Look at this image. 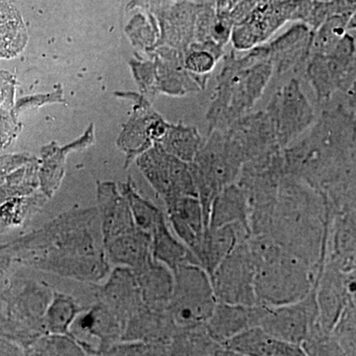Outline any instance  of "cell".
<instances>
[{
    "mask_svg": "<svg viewBox=\"0 0 356 356\" xmlns=\"http://www.w3.org/2000/svg\"><path fill=\"white\" fill-rule=\"evenodd\" d=\"M25 356H89L70 336L42 334L26 346Z\"/></svg>",
    "mask_w": 356,
    "mask_h": 356,
    "instance_id": "32",
    "label": "cell"
},
{
    "mask_svg": "<svg viewBox=\"0 0 356 356\" xmlns=\"http://www.w3.org/2000/svg\"><path fill=\"white\" fill-rule=\"evenodd\" d=\"M242 225L250 229V206L247 194L238 184H229L213 199L207 228Z\"/></svg>",
    "mask_w": 356,
    "mask_h": 356,
    "instance_id": "23",
    "label": "cell"
},
{
    "mask_svg": "<svg viewBox=\"0 0 356 356\" xmlns=\"http://www.w3.org/2000/svg\"><path fill=\"white\" fill-rule=\"evenodd\" d=\"M83 311L69 295L54 292L44 316V334L70 336V327Z\"/></svg>",
    "mask_w": 356,
    "mask_h": 356,
    "instance_id": "28",
    "label": "cell"
},
{
    "mask_svg": "<svg viewBox=\"0 0 356 356\" xmlns=\"http://www.w3.org/2000/svg\"><path fill=\"white\" fill-rule=\"evenodd\" d=\"M339 268L351 273L355 271V212L332 217L330 225L327 252Z\"/></svg>",
    "mask_w": 356,
    "mask_h": 356,
    "instance_id": "26",
    "label": "cell"
},
{
    "mask_svg": "<svg viewBox=\"0 0 356 356\" xmlns=\"http://www.w3.org/2000/svg\"><path fill=\"white\" fill-rule=\"evenodd\" d=\"M250 238V229L242 225H229L217 229L206 228L193 255L198 266L211 276L241 241Z\"/></svg>",
    "mask_w": 356,
    "mask_h": 356,
    "instance_id": "18",
    "label": "cell"
},
{
    "mask_svg": "<svg viewBox=\"0 0 356 356\" xmlns=\"http://www.w3.org/2000/svg\"><path fill=\"white\" fill-rule=\"evenodd\" d=\"M137 163L165 205L184 196L198 197L189 163L168 154L161 145L156 143L138 156Z\"/></svg>",
    "mask_w": 356,
    "mask_h": 356,
    "instance_id": "10",
    "label": "cell"
},
{
    "mask_svg": "<svg viewBox=\"0 0 356 356\" xmlns=\"http://www.w3.org/2000/svg\"><path fill=\"white\" fill-rule=\"evenodd\" d=\"M312 39L313 31L298 22L277 39L264 44L273 69L283 74L304 64L310 58Z\"/></svg>",
    "mask_w": 356,
    "mask_h": 356,
    "instance_id": "17",
    "label": "cell"
},
{
    "mask_svg": "<svg viewBox=\"0 0 356 356\" xmlns=\"http://www.w3.org/2000/svg\"><path fill=\"white\" fill-rule=\"evenodd\" d=\"M312 0H261L242 22L232 31L231 40L238 51L252 50L287 22L305 24L310 13Z\"/></svg>",
    "mask_w": 356,
    "mask_h": 356,
    "instance_id": "7",
    "label": "cell"
},
{
    "mask_svg": "<svg viewBox=\"0 0 356 356\" xmlns=\"http://www.w3.org/2000/svg\"><path fill=\"white\" fill-rule=\"evenodd\" d=\"M151 236L154 259L170 268L172 273L184 264H197L191 250L170 229L165 216L154 227Z\"/></svg>",
    "mask_w": 356,
    "mask_h": 356,
    "instance_id": "27",
    "label": "cell"
},
{
    "mask_svg": "<svg viewBox=\"0 0 356 356\" xmlns=\"http://www.w3.org/2000/svg\"><path fill=\"white\" fill-rule=\"evenodd\" d=\"M97 295L100 303L118 318L124 330L145 306L135 274L127 267L117 266L110 273L106 282L98 287Z\"/></svg>",
    "mask_w": 356,
    "mask_h": 356,
    "instance_id": "14",
    "label": "cell"
},
{
    "mask_svg": "<svg viewBox=\"0 0 356 356\" xmlns=\"http://www.w3.org/2000/svg\"><path fill=\"white\" fill-rule=\"evenodd\" d=\"M156 144L175 158L191 163L202 146L203 139L197 128L179 124L170 125L163 139Z\"/></svg>",
    "mask_w": 356,
    "mask_h": 356,
    "instance_id": "29",
    "label": "cell"
},
{
    "mask_svg": "<svg viewBox=\"0 0 356 356\" xmlns=\"http://www.w3.org/2000/svg\"><path fill=\"white\" fill-rule=\"evenodd\" d=\"M74 325H76V331L83 332V334L97 341L99 348L98 355L116 344L123 343V325L99 301L81 312ZM74 331L72 330L70 332Z\"/></svg>",
    "mask_w": 356,
    "mask_h": 356,
    "instance_id": "21",
    "label": "cell"
},
{
    "mask_svg": "<svg viewBox=\"0 0 356 356\" xmlns=\"http://www.w3.org/2000/svg\"><path fill=\"white\" fill-rule=\"evenodd\" d=\"M355 271H344L327 259L318 268L316 299L318 325L324 331L332 332L344 308L355 300Z\"/></svg>",
    "mask_w": 356,
    "mask_h": 356,
    "instance_id": "13",
    "label": "cell"
},
{
    "mask_svg": "<svg viewBox=\"0 0 356 356\" xmlns=\"http://www.w3.org/2000/svg\"><path fill=\"white\" fill-rule=\"evenodd\" d=\"M98 215L103 242L107 243L137 228L132 213L119 187L113 182H98Z\"/></svg>",
    "mask_w": 356,
    "mask_h": 356,
    "instance_id": "15",
    "label": "cell"
},
{
    "mask_svg": "<svg viewBox=\"0 0 356 356\" xmlns=\"http://www.w3.org/2000/svg\"><path fill=\"white\" fill-rule=\"evenodd\" d=\"M266 111L273 119L281 149L305 132L315 118L313 106L296 79H292L274 95Z\"/></svg>",
    "mask_w": 356,
    "mask_h": 356,
    "instance_id": "11",
    "label": "cell"
},
{
    "mask_svg": "<svg viewBox=\"0 0 356 356\" xmlns=\"http://www.w3.org/2000/svg\"><path fill=\"white\" fill-rule=\"evenodd\" d=\"M16 254L32 268L96 284L110 273L96 208L72 209L16 243Z\"/></svg>",
    "mask_w": 356,
    "mask_h": 356,
    "instance_id": "1",
    "label": "cell"
},
{
    "mask_svg": "<svg viewBox=\"0 0 356 356\" xmlns=\"http://www.w3.org/2000/svg\"><path fill=\"white\" fill-rule=\"evenodd\" d=\"M161 41L175 50L185 51L194 43L196 1L175 0L158 16Z\"/></svg>",
    "mask_w": 356,
    "mask_h": 356,
    "instance_id": "19",
    "label": "cell"
},
{
    "mask_svg": "<svg viewBox=\"0 0 356 356\" xmlns=\"http://www.w3.org/2000/svg\"><path fill=\"white\" fill-rule=\"evenodd\" d=\"M355 14H344L330 17L313 32L311 54L330 53L336 48L348 29L355 28ZM310 54V55H311Z\"/></svg>",
    "mask_w": 356,
    "mask_h": 356,
    "instance_id": "31",
    "label": "cell"
},
{
    "mask_svg": "<svg viewBox=\"0 0 356 356\" xmlns=\"http://www.w3.org/2000/svg\"><path fill=\"white\" fill-rule=\"evenodd\" d=\"M219 58L210 51L202 48H189L184 51L185 69L196 76L208 77L216 67Z\"/></svg>",
    "mask_w": 356,
    "mask_h": 356,
    "instance_id": "33",
    "label": "cell"
},
{
    "mask_svg": "<svg viewBox=\"0 0 356 356\" xmlns=\"http://www.w3.org/2000/svg\"><path fill=\"white\" fill-rule=\"evenodd\" d=\"M217 302L255 306L254 259L250 238L241 241L210 276Z\"/></svg>",
    "mask_w": 356,
    "mask_h": 356,
    "instance_id": "8",
    "label": "cell"
},
{
    "mask_svg": "<svg viewBox=\"0 0 356 356\" xmlns=\"http://www.w3.org/2000/svg\"><path fill=\"white\" fill-rule=\"evenodd\" d=\"M318 324L316 286L305 299L278 307H264L259 327L276 339L302 346Z\"/></svg>",
    "mask_w": 356,
    "mask_h": 356,
    "instance_id": "12",
    "label": "cell"
},
{
    "mask_svg": "<svg viewBox=\"0 0 356 356\" xmlns=\"http://www.w3.org/2000/svg\"><path fill=\"white\" fill-rule=\"evenodd\" d=\"M257 304L278 307L305 299L317 282L318 273L288 254L268 236H252Z\"/></svg>",
    "mask_w": 356,
    "mask_h": 356,
    "instance_id": "4",
    "label": "cell"
},
{
    "mask_svg": "<svg viewBox=\"0 0 356 356\" xmlns=\"http://www.w3.org/2000/svg\"><path fill=\"white\" fill-rule=\"evenodd\" d=\"M132 271L145 305L168 308L175 285L172 271L154 257L140 268Z\"/></svg>",
    "mask_w": 356,
    "mask_h": 356,
    "instance_id": "24",
    "label": "cell"
},
{
    "mask_svg": "<svg viewBox=\"0 0 356 356\" xmlns=\"http://www.w3.org/2000/svg\"><path fill=\"white\" fill-rule=\"evenodd\" d=\"M331 219L322 194L285 175L278 187L268 236L318 273L327 254Z\"/></svg>",
    "mask_w": 356,
    "mask_h": 356,
    "instance_id": "2",
    "label": "cell"
},
{
    "mask_svg": "<svg viewBox=\"0 0 356 356\" xmlns=\"http://www.w3.org/2000/svg\"><path fill=\"white\" fill-rule=\"evenodd\" d=\"M245 156L240 145L229 133L213 131L189 163L194 184L202 206L206 228L213 199L222 189L238 179Z\"/></svg>",
    "mask_w": 356,
    "mask_h": 356,
    "instance_id": "5",
    "label": "cell"
},
{
    "mask_svg": "<svg viewBox=\"0 0 356 356\" xmlns=\"http://www.w3.org/2000/svg\"><path fill=\"white\" fill-rule=\"evenodd\" d=\"M261 0H215V10L219 17L235 27L242 22Z\"/></svg>",
    "mask_w": 356,
    "mask_h": 356,
    "instance_id": "34",
    "label": "cell"
},
{
    "mask_svg": "<svg viewBox=\"0 0 356 356\" xmlns=\"http://www.w3.org/2000/svg\"><path fill=\"white\" fill-rule=\"evenodd\" d=\"M264 307L232 305L218 302L205 327L215 343L224 344L238 334L259 327Z\"/></svg>",
    "mask_w": 356,
    "mask_h": 356,
    "instance_id": "16",
    "label": "cell"
},
{
    "mask_svg": "<svg viewBox=\"0 0 356 356\" xmlns=\"http://www.w3.org/2000/svg\"><path fill=\"white\" fill-rule=\"evenodd\" d=\"M173 277L168 311L177 332L203 327L218 303L209 274L197 264H186L178 267Z\"/></svg>",
    "mask_w": 356,
    "mask_h": 356,
    "instance_id": "6",
    "label": "cell"
},
{
    "mask_svg": "<svg viewBox=\"0 0 356 356\" xmlns=\"http://www.w3.org/2000/svg\"><path fill=\"white\" fill-rule=\"evenodd\" d=\"M104 247L110 264L131 270L140 268L153 259L152 236L140 229L110 241Z\"/></svg>",
    "mask_w": 356,
    "mask_h": 356,
    "instance_id": "25",
    "label": "cell"
},
{
    "mask_svg": "<svg viewBox=\"0 0 356 356\" xmlns=\"http://www.w3.org/2000/svg\"><path fill=\"white\" fill-rule=\"evenodd\" d=\"M165 206L173 233L193 254L206 229L200 201L194 196H184Z\"/></svg>",
    "mask_w": 356,
    "mask_h": 356,
    "instance_id": "20",
    "label": "cell"
},
{
    "mask_svg": "<svg viewBox=\"0 0 356 356\" xmlns=\"http://www.w3.org/2000/svg\"><path fill=\"white\" fill-rule=\"evenodd\" d=\"M307 76L318 100L331 99L337 90L351 92L355 84V40L346 33L330 53L311 54Z\"/></svg>",
    "mask_w": 356,
    "mask_h": 356,
    "instance_id": "9",
    "label": "cell"
},
{
    "mask_svg": "<svg viewBox=\"0 0 356 356\" xmlns=\"http://www.w3.org/2000/svg\"><path fill=\"white\" fill-rule=\"evenodd\" d=\"M312 1H315V2H329V1H331V0H312Z\"/></svg>",
    "mask_w": 356,
    "mask_h": 356,
    "instance_id": "35",
    "label": "cell"
},
{
    "mask_svg": "<svg viewBox=\"0 0 356 356\" xmlns=\"http://www.w3.org/2000/svg\"><path fill=\"white\" fill-rule=\"evenodd\" d=\"M119 191L127 201L137 228L151 235L154 227L165 217V214L156 205L140 195L134 186L131 178L125 184H120Z\"/></svg>",
    "mask_w": 356,
    "mask_h": 356,
    "instance_id": "30",
    "label": "cell"
},
{
    "mask_svg": "<svg viewBox=\"0 0 356 356\" xmlns=\"http://www.w3.org/2000/svg\"><path fill=\"white\" fill-rule=\"evenodd\" d=\"M222 346L242 356H308L302 346L276 339L259 327L238 334Z\"/></svg>",
    "mask_w": 356,
    "mask_h": 356,
    "instance_id": "22",
    "label": "cell"
},
{
    "mask_svg": "<svg viewBox=\"0 0 356 356\" xmlns=\"http://www.w3.org/2000/svg\"><path fill=\"white\" fill-rule=\"evenodd\" d=\"M273 72L264 44L241 58L233 51L227 55L208 110L209 133L225 132L241 120L261 97Z\"/></svg>",
    "mask_w": 356,
    "mask_h": 356,
    "instance_id": "3",
    "label": "cell"
}]
</instances>
